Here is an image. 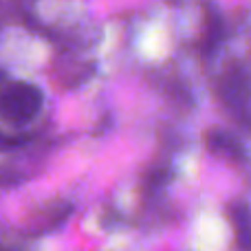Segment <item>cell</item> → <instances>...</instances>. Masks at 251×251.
<instances>
[{
  "label": "cell",
  "instance_id": "obj_2",
  "mask_svg": "<svg viewBox=\"0 0 251 251\" xmlns=\"http://www.w3.org/2000/svg\"><path fill=\"white\" fill-rule=\"evenodd\" d=\"M216 91L225 108L238 119V124L251 128V79L247 71L240 64L229 66L218 79Z\"/></svg>",
  "mask_w": 251,
  "mask_h": 251
},
{
  "label": "cell",
  "instance_id": "obj_1",
  "mask_svg": "<svg viewBox=\"0 0 251 251\" xmlns=\"http://www.w3.org/2000/svg\"><path fill=\"white\" fill-rule=\"evenodd\" d=\"M42 108V93L38 86L0 73V117L7 124L20 126L35 119Z\"/></svg>",
  "mask_w": 251,
  "mask_h": 251
},
{
  "label": "cell",
  "instance_id": "obj_4",
  "mask_svg": "<svg viewBox=\"0 0 251 251\" xmlns=\"http://www.w3.org/2000/svg\"><path fill=\"white\" fill-rule=\"evenodd\" d=\"M221 38H223V22H221V18L216 16V13H212L209 11L207 13V22H205V38H203V47L205 49H212V47H216L218 42H221Z\"/></svg>",
  "mask_w": 251,
  "mask_h": 251
},
{
  "label": "cell",
  "instance_id": "obj_5",
  "mask_svg": "<svg viewBox=\"0 0 251 251\" xmlns=\"http://www.w3.org/2000/svg\"><path fill=\"white\" fill-rule=\"evenodd\" d=\"M0 251H7V249H4V247H0Z\"/></svg>",
  "mask_w": 251,
  "mask_h": 251
},
{
  "label": "cell",
  "instance_id": "obj_3",
  "mask_svg": "<svg viewBox=\"0 0 251 251\" xmlns=\"http://www.w3.org/2000/svg\"><path fill=\"white\" fill-rule=\"evenodd\" d=\"M207 146L212 148L214 152H223V154L231 156V159H243V156H245L240 139L234 137L231 132H227V130H223V128L209 130V134H207Z\"/></svg>",
  "mask_w": 251,
  "mask_h": 251
}]
</instances>
